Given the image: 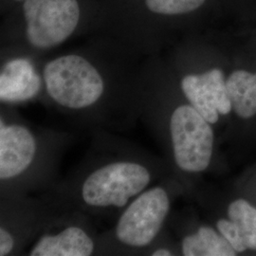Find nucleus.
<instances>
[{"instance_id":"16","label":"nucleus","mask_w":256,"mask_h":256,"mask_svg":"<svg viewBox=\"0 0 256 256\" xmlns=\"http://www.w3.org/2000/svg\"><path fill=\"white\" fill-rule=\"evenodd\" d=\"M153 256H172V252L166 248H158L155 250L153 254Z\"/></svg>"},{"instance_id":"8","label":"nucleus","mask_w":256,"mask_h":256,"mask_svg":"<svg viewBox=\"0 0 256 256\" xmlns=\"http://www.w3.org/2000/svg\"><path fill=\"white\" fill-rule=\"evenodd\" d=\"M94 252L92 238L79 227H68L54 236H44L32 248V256H88Z\"/></svg>"},{"instance_id":"4","label":"nucleus","mask_w":256,"mask_h":256,"mask_svg":"<svg viewBox=\"0 0 256 256\" xmlns=\"http://www.w3.org/2000/svg\"><path fill=\"white\" fill-rule=\"evenodd\" d=\"M24 14L28 42L38 48H50L74 32L80 9L77 0H26Z\"/></svg>"},{"instance_id":"13","label":"nucleus","mask_w":256,"mask_h":256,"mask_svg":"<svg viewBox=\"0 0 256 256\" xmlns=\"http://www.w3.org/2000/svg\"><path fill=\"white\" fill-rule=\"evenodd\" d=\"M147 8L156 14H180L200 8L205 0H146Z\"/></svg>"},{"instance_id":"10","label":"nucleus","mask_w":256,"mask_h":256,"mask_svg":"<svg viewBox=\"0 0 256 256\" xmlns=\"http://www.w3.org/2000/svg\"><path fill=\"white\" fill-rule=\"evenodd\" d=\"M232 108L239 117L248 119L256 114V74L236 70L226 81Z\"/></svg>"},{"instance_id":"2","label":"nucleus","mask_w":256,"mask_h":256,"mask_svg":"<svg viewBox=\"0 0 256 256\" xmlns=\"http://www.w3.org/2000/svg\"><path fill=\"white\" fill-rule=\"evenodd\" d=\"M146 167L137 162H118L100 167L82 183V200L93 207H124L150 182Z\"/></svg>"},{"instance_id":"1","label":"nucleus","mask_w":256,"mask_h":256,"mask_svg":"<svg viewBox=\"0 0 256 256\" xmlns=\"http://www.w3.org/2000/svg\"><path fill=\"white\" fill-rule=\"evenodd\" d=\"M44 80L52 99L72 110L92 106L104 88L98 70L79 55H66L48 62L44 68Z\"/></svg>"},{"instance_id":"9","label":"nucleus","mask_w":256,"mask_h":256,"mask_svg":"<svg viewBox=\"0 0 256 256\" xmlns=\"http://www.w3.org/2000/svg\"><path fill=\"white\" fill-rule=\"evenodd\" d=\"M1 99L24 100L34 96L40 88V79L30 63L16 59L5 66L1 74Z\"/></svg>"},{"instance_id":"17","label":"nucleus","mask_w":256,"mask_h":256,"mask_svg":"<svg viewBox=\"0 0 256 256\" xmlns=\"http://www.w3.org/2000/svg\"><path fill=\"white\" fill-rule=\"evenodd\" d=\"M18 1H20V0H18Z\"/></svg>"},{"instance_id":"3","label":"nucleus","mask_w":256,"mask_h":256,"mask_svg":"<svg viewBox=\"0 0 256 256\" xmlns=\"http://www.w3.org/2000/svg\"><path fill=\"white\" fill-rule=\"evenodd\" d=\"M170 132L178 166L186 172L198 173L209 166L214 148L210 122L192 104L174 110Z\"/></svg>"},{"instance_id":"5","label":"nucleus","mask_w":256,"mask_h":256,"mask_svg":"<svg viewBox=\"0 0 256 256\" xmlns=\"http://www.w3.org/2000/svg\"><path fill=\"white\" fill-rule=\"evenodd\" d=\"M170 209L164 188L154 187L140 194L120 216L116 236L131 247L148 246L158 236Z\"/></svg>"},{"instance_id":"12","label":"nucleus","mask_w":256,"mask_h":256,"mask_svg":"<svg viewBox=\"0 0 256 256\" xmlns=\"http://www.w3.org/2000/svg\"><path fill=\"white\" fill-rule=\"evenodd\" d=\"M230 220L236 223L248 250H256V209L245 200L230 204Z\"/></svg>"},{"instance_id":"6","label":"nucleus","mask_w":256,"mask_h":256,"mask_svg":"<svg viewBox=\"0 0 256 256\" xmlns=\"http://www.w3.org/2000/svg\"><path fill=\"white\" fill-rule=\"evenodd\" d=\"M182 88L192 106L210 124H216L220 114L227 115L232 108L224 75L218 68L185 76Z\"/></svg>"},{"instance_id":"14","label":"nucleus","mask_w":256,"mask_h":256,"mask_svg":"<svg viewBox=\"0 0 256 256\" xmlns=\"http://www.w3.org/2000/svg\"><path fill=\"white\" fill-rule=\"evenodd\" d=\"M216 227L225 239L236 252H243L248 250L243 238L238 230V226L232 220H220L216 223Z\"/></svg>"},{"instance_id":"11","label":"nucleus","mask_w":256,"mask_h":256,"mask_svg":"<svg viewBox=\"0 0 256 256\" xmlns=\"http://www.w3.org/2000/svg\"><path fill=\"white\" fill-rule=\"evenodd\" d=\"M183 256H236V252L216 230L203 226L182 241Z\"/></svg>"},{"instance_id":"7","label":"nucleus","mask_w":256,"mask_h":256,"mask_svg":"<svg viewBox=\"0 0 256 256\" xmlns=\"http://www.w3.org/2000/svg\"><path fill=\"white\" fill-rule=\"evenodd\" d=\"M36 153V142L32 132L22 126L1 124L0 178L9 180L26 171Z\"/></svg>"},{"instance_id":"15","label":"nucleus","mask_w":256,"mask_h":256,"mask_svg":"<svg viewBox=\"0 0 256 256\" xmlns=\"http://www.w3.org/2000/svg\"><path fill=\"white\" fill-rule=\"evenodd\" d=\"M14 245V238L9 232L4 228L0 229V256H8L12 250Z\"/></svg>"}]
</instances>
